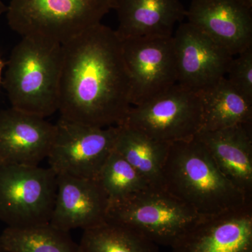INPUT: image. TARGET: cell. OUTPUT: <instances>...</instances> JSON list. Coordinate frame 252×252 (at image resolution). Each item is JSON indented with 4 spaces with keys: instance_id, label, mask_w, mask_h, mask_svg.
Returning <instances> with one entry per match:
<instances>
[{
    "instance_id": "9c48e42d",
    "label": "cell",
    "mask_w": 252,
    "mask_h": 252,
    "mask_svg": "<svg viewBox=\"0 0 252 252\" xmlns=\"http://www.w3.org/2000/svg\"><path fill=\"white\" fill-rule=\"evenodd\" d=\"M172 36L122 40L123 55L130 77L131 105L143 104L177 84Z\"/></svg>"
},
{
    "instance_id": "9a60e30c",
    "label": "cell",
    "mask_w": 252,
    "mask_h": 252,
    "mask_svg": "<svg viewBox=\"0 0 252 252\" xmlns=\"http://www.w3.org/2000/svg\"><path fill=\"white\" fill-rule=\"evenodd\" d=\"M196 137L221 173L252 200V124L201 131Z\"/></svg>"
},
{
    "instance_id": "52a82bcc",
    "label": "cell",
    "mask_w": 252,
    "mask_h": 252,
    "mask_svg": "<svg viewBox=\"0 0 252 252\" xmlns=\"http://www.w3.org/2000/svg\"><path fill=\"white\" fill-rule=\"evenodd\" d=\"M122 125L158 142L171 144L190 140L201 130L199 93L176 84L154 98L132 106Z\"/></svg>"
},
{
    "instance_id": "2e32d148",
    "label": "cell",
    "mask_w": 252,
    "mask_h": 252,
    "mask_svg": "<svg viewBox=\"0 0 252 252\" xmlns=\"http://www.w3.org/2000/svg\"><path fill=\"white\" fill-rule=\"evenodd\" d=\"M121 40L146 36H172L174 27L186 17L180 0H115Z\"/></svg>"
},
{
    "instance_id": "ffe728a7",
    "label": "cell",
    "mask_w": 252,
    "mask_h": 252,
    "mask_svg": "<svg viewBox=\"0 0 252 252\" xmlns=\"http://www.w3.org/2000/svg\"><path fill=\"white\" fill-rule=\"evenodd\" d=\"M80 252H159L158 245L135 230L106 220L84 230Z\"/></svg>"
},
{
    "instance_id": "8992f818",
    "label": "cell",
    "mask_w": 252,
    "mask_h": 252,
    "mask_svg": "<svg viewBox=\"0 0 252 252\" xmlns=\"http://www.w3.org/2000/svg\"><path fill=\"white\" fill-rule=\"evenodd\" d=\"M56 186L49 167L0 164V220L8 227L49 223Z\"/></svg>"
},
{
    "instance_id": "d4e9b609",
    "label": "cell",
    "mask_w": 252,
    "mask_h": 252,
    "mask_svg": "<svg viewBox=\"0 0 252 252\" xmlns=\"http://www.w3.org/2000/svg\"><path fill=\"white\" fill-rule=\"evenodd\" d=\"M242 1V3L244 5L247 6V7L249 8L250 9H252V0H240Z\"/></svg>"
},
{
    "instance_id": "e0dca14e",
    "label": "cell",
    "mask_w": 252,
    "mask_h": 252,
    "mask_svg": "<svg viewBox=\"0 0 252 252\" xmlns=\"http://www.w3.org/2000/svg\"><path fill=\"white\" fill-rule=\"evenodd\" d=\"M198 93L202 105L200 132L252 124V102L240 94L226 78Z\"/></svg>"
},
{
    "instance_id": "ac0fdd59",
    "label": "cell",
    "mask_w": 252,
    "mask_h": 252,
    "mask_svg": "<svg viewBox=\"0 0 252 252\" xmlns=\"http://www.w3.org/2000/svg\"><path fill=\"white\" fill-rule=\"evenodd\" d=\"M114 149L151 187L162 189V170L170 144L158 142L140 131L120 125Z\"/></svg>"
},
{
    "instance_id": "5b68a950",
    "label": "cell",
    "mask_w": 252,
    "mask_h": 252,
    "mask_svg": "<svg viewBox=\"0 0 252 252\" xmlns=\"http://www.w3.org/2000/svg\"><path fill=\"white\" fill-rule=\"evenodd\" d=\"M201 218L165 189L149 187L109 203L107 220L128 227L158 246L171 247Z\"/></svg>"
},
{
    "instance_id": "277c9868",
    "label": "cell",
    "mask_w": 252,
    "mask_h": 252,
    "mask_svg": "<svg viewBox=\"0 0 252 252\" xmlns=\"http://www.w3.org/2000/svg\"><path fill=\"white\" fill-rule=\"evenodd\" d=\"M115 0H10L6 18L19 35L64 44L101 23Z\"/></svg>"
},
{
    "instance_id": "cb8c5ba5",
    "label": "cell",
    "mask_w": 252,
    "mask_h": 252,
    "mask_svg": "<svg viewBox=\"0 0 252 252\" xmlns=\"http://www.w3.org/2000/svg\"><path fill=\"white\" fill-rule=\"evenodd\" d=\"M5 63L4 61H2V59L0 57V84H1V74H2L3 69L5 67Z\"/></svg>"
},
{
    "instance_id": "6da1fadb",
    "label": "cell",
    "mask_w": 252,
    "mask_h": 252,
    "mask_svg": "<svg viewBox=\"0 0 252 252\" xmlns=\"http://www.w3.org/2000/svg\"><path fill=\"white\" fill-rule=\"evenodd\" d=\"M61 119L94 127L122 125L130 102L122 42L102 23L62 44Z\"/></svg>"
},
{
    "instance_id": "7402d4cb",
    "label": "cell",
    "mask_w": 252,
    "mask_h": 252,
    "mask_svg": "<svg viewBox=\"0 0 252 252\" xmlns=\"http://www.w3.org/2000/svg\"><path fill=\"white\" fill-rule=\"evenodd\" d=\"M226 75L228 82L252 102V46L233 58Z\"/></svg>"
},
{
    "instance_id": "5bb4252c",
    "label": "cell",
    "mask_w": 252,
    "mask_h": 252,
    "mask_svg": "<svg viewBox=\"0 0 252 252\" xmlns=\"http://www.w3.org/2000/svg\"><path fill=\"white\" fill-rule=\"evenodd\" d=\"M109 204L97 180L59 175L49 222L67 232L89 229L107 220Z\"/></svg>"
},
{
    "instance_id": "7c38bea8",
    "label": "cell",
    "mask_w": 252,
    "mask_h": 252,
    "mask_svg": "<svg viewBox=\"0 0 252 252\" xmlns=\"http://www.w3.org/2000/svg\"><path fill=\"white\" fill-rule=\"evenodd\" d=\"M186 17L233 56L252 46V9L240 0H192Z\"/></svg>"
},
{
    "instance_id": "44dd1931",
    "label": "cell",
    "mask_w": 252,
    "mask_h": 252,
    "mask_svg": "<svg viewBox=\"0 0 252 252\" xmlns=\"http://www.w3.org/2000/svg\"><path fill=\"white\" fill-rule=\"evenodd\" d=\"M96 180L109 203L122 200L151 187L115 149L107 158Z\"/></svg>"
},
{
    "instance_id": "ba28073f",
    "label": "cell",
    "mask_w": 252,
    "mask_h": 252,
    "mask_svg": "<svg viewBox=\"0 0 252 252\" xmlns=\"http://www.w3.org/2000/svg\"><path fill=\"white\" fill-rule=\"evenodd\" d=\"M47 158L56 176L96 180L114 151L119 126L94 127L60 119Z\"/></svg>"
},
{
    "instance_id": "603a6c76",
    "label": "cell",
    "mask_w": 252,
    "mask_h": 252,
    "mask_svg": "<svg viewBox=\"0 0 252 252\" xmlns=\"http://www.w3.org/2000/svg\"><path fill=\"white\" fill-rule=\"evenodd\" d=\"M6 9H7V6L4 4L2 0H0V17L6 12Z\"/></svg>"
},
{
    "instance_id": "8fae6325",
    "label": "cell",
    "mask_w": 252,
    "mask_h": 252,
    "mask_svg": "<svg viewBox=\"0 0 252 252\" xmlns=\"http://www.w3.org/2000/svg\"><path fill=\"white\" fill-rule=\"evenodd\" d=\"M170 248L172 252H252V202L200 219Z\"/></svg>"
},
{
    "instance_id": "4fadbf2b",
    "label": "cell",
    "mask_w": 252,
    "mask_h": 252,
    "mask_svg": "<svg viewBox=\"0 0 252 252\" xmlns=\"http://www.w3.org/2000/svg\"><path fill=\"white\" fill-rule=\"evenodd\" d=\"M54 124L18 109L0 111V164L39 165L47 158Z\"/></svg>"
},
{
    "instance_id": "3957f363",
    "label": "cell",
    "mask_w": 252,
    "mask_h": 252,
    "mask_svg": "<svg viewBox=\"0 0 252 252\" xmlns=\"http://www.w3.org/2000/svg\"><path fill=\"white\" fill-rule=\"evenodd\" d=\"M62 44L23 36L11 51L3 86L11 107L46 118L59 111Z\"/></svg>"
},
{
    "instance_id": "7a4b0ae2",
    "label": "cell",
    "mask_w": 252,
    "mask_h": 252,
    "mask_svg": "<svg viewBox=\"0 0 252 252\" xmlns=\"http://www.w3.org/2000/svg\"><path fill=\"white\" fill-rule=\"evenodd\" d=\"M162 189L201 217L216 216L252 202L221 173L196 136L169 145Z\"/></svg>"
},
{
    "instance_id": "d6986e66",
    "label": "cell",
    "mask_w": 252,
    "mask_h": 252,
    "mask_svg": "<svg viewBox=\"0 0 252 252\" xmlns=\"http://www.w3.org/2000/svg\"><path fill=\"white\" fill-rule=\"evenodd\" d=\"M3 252H80L69 232L49 223L6 227L0 235Z\"/></svg>"
},
{
    "instance_id": "484cf974",
    "label": "cell",
    "mask_w": 252,
    "mask_h": 252,
    "mask_svg": "<svg viewBox=\"0 0 252 252\" xmlns=\"http://www.w3.org/2000/svg\"><path fill=\"white\" fill-rule=\"evenodd\" d=\"M0 252H3L2 250H1V245H0Z\"/></svg>"
},
{
    "instance_id": "30bf717a",
    "label": "cell",
    "mask_w": 252,
    "mask_h": 252,
    "mask_svg": "<svg viewBox=\"0 0 252 252\" xmlns=\"http://www.w3.org/2000/svg\"><path fill=\"white\" fill-rule=\"evenodd\" d=\"M173 36L177 84L203 90L225 77L234 56L190 23L181 24Z\"/></svg>"
}]
</instances>
